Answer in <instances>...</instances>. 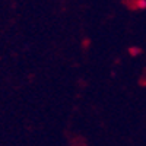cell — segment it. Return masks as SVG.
<instances>
[{
  "instance_id": "1",
  "label": "cell",
  "mask_w": 146,
  "mask_h": 146,
  "mask_svg": "<svg viewBox=\"0 0 146 146\" xmlns=\"http://www.w3.org/2000/svg\"><path fill=\"white\" fill-rule=\"evenodd\" d=\"M136 5L139 6V9H145L146 7V0H137Z\"/></svg>"
}]
</instances>
